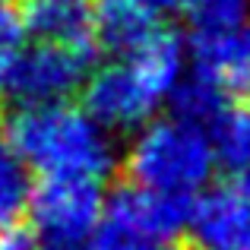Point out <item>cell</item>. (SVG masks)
Masks as SVG:
<instances>
[{
	"instance_id": "obj_1",
	"label": "cell",
	"mask_w": 250,
	"mask_h": 250,
	"mask_svg": "<svg viewBox=\"0 0 250 250\" xmlns=\"http://www.w3.org/2000/svg\"><path fill=\"white\" fill-rule=\"evenodd\" d=\"M187 73V48L181 35L162 29L133 54L108 61L85 80L83 108L104 130H140L155 121V111L171 102Z\"/></svg>"
},
{
	"instance_id": "obj_10",
	"label": "cell",
	"mask_w": 250,
	"mask_h": 250,
	"mask_svg": "<svg viewBox=\"0 0 250 250\" xmlns=\"http://www.w3.org/2000/svg\"><path fill=\"white\" fill-rule=\"evenodd\" d=\"M159 32V13L146 0H95V48L124 57Z\"/></svg>"
},
{
	"instance_id": "obj_7",
	"label": "cell",
	"mask_w": 250,
	"mask_h": 250,
	"mask_svg": "<svg viewBox=\"0 0 250 250\" xmlns=\"http://www.w3.org/2000/svg\"><path fill=\"white\" fill-rule=\"evenodd\" d=\"M193 250H250V174L206 187L187 222Z\"/></svg>"
},
{
	"instance_id": "obj_9",
	"label": "cell",
	"mask_w": 250,
	"mask_h": 250,
	"mask_svg": "<svg viewBox=\"0 0 250 250\" xmlns=\"http://www.w3.org/2000/svg\"><path fill=\"white\" fill-rule=\"evenodd\" d=\"M190 70L215 83L228 98L250 89V25L190 38Z\"/></svg>"
},
{
	"instance_id": "obj_18",
	"label": "cell",
	"mask_w": 250,
	"mask_h": 250,
	"mask_svg": "<svg viewBox=\"0 0 250 250\" xmlns=\"http://www.w3.org/2000/svg\"><path fill=\"white\" fill-rule=\"evenodd\" d=\"M38 250H61V247H42V244H38Z\"/></svg>"
},
{
	"instance_id": "obj_4",
	"label": "cell",
	"mask_w": 250,
	"mask_h": 250,
	"mask_svg": "<svg viewBox=\"0 0 250 250\" xmlns=\"http://www.w3.org/2000/svg\"><path fill=\"white\" fill-rule=\"evenodd\" d=\"M193 200L140 190L133 184L104 200V212L85 250H181Z\"/></svg>"
},
{
	"instance_id": "obj_8",
	"label": "cell",
	"mask_w": 250,
	"mask_h": 250,
	"mask_svg": "<svg viewBox=\"0 0 250 250\" xmlns=\"http://www.w3.org/2000/svg\"><path fill=\"white\" fill-rule=\"evenodd\" d=\"M25 35L95 54V0H22Z\"/></svg>"
},
{
	"instance_id": "obj_14",
	"label": "cell",
	"mask_w": 250,
	"mask_h": 250,
	"mask_svg": "<svg viewBox=\"0 0 250 250\" xmlns=\"http://www.w3.org/2000/svg\"><path fill=\"white\" fill-rule=\"evenodd\" d=\"M190 38L219 35L250 25V0H193L190 6Z\"/></svg>"
},
{
	"instance_id": "obj_17",
	"label": "cell",
	"mask_w": 250,
	"mask_h": 250,
	"mask_svg": "<svg viewBox=\"0 0 250 250\" xmlns=\"http://www.w3.org/2000/svg\"><path fill=\"white\" fill-rule=\"evenodd\" d=\"M146 3L152 6L155 13H162V10H190L193 0H146Z\"/></svg>"
},
{
	"instance_id": "obj_12",
	"label": "cell",
	"mask_w": 250,
	"mask_h": 250,
	"mask_svg": "<svg viewBox=\"0 0 250 250\" xmlns=\"http://www.w3.org/2000/svg\"><path fill=\"white\" fill-rule=\"evenodd\" d=\"M171 104H174V117H184V121H190V124H196V127L206 130L209 124L231 104V98H228L215 83H209L206 76L187 70L184 80L177 83L174 95H171Z\"/></svg>"
},
{
	"instance_id": "obj_5",
	"label": "cell",
	"mask_w": 250,
	"mask_h": 250,
	"mask_svg": "<svg viewBox=\"0 0 250 250\" xmlns=\"http://www.w3.org/2000/svg\"><path fill=\"white\" fill-rule=\"evenodd\" d=\"M32 234L42 247L85 250L104 212V193L98 181L51 177L32 187L29 196Z\"/></svg>"
},
{
	"instance_id": "obj_2",
	"label": "cell",
	"mask_w": 250,
	"mask_h": 250,
	"mask_svg": "<svg viewBox=\"0 0 250 250\" xmlns=\"http://www.w3.org/2000/svg\"><path fill=\"white\" fill-rule=\"evenodd\" d=\"M3 140L25 168L42 174V181L76 177L102 184L114 165L111 133L92 121L83 104L73 102L16 108L6 117Z\"/></svg>"
},
{
	"instance_id": "obj_15",
	"label": "cell",
	"mask_w": 250,
	"mask_h": 250,
	"mask_svg": "<svg viewBox=\"0 0 250 250\" xmlns=\"http://www.w3.org/2000/svg\"><path fill=\"white\" fill-rule=\"evenodd\" d=\"M25 48V25L16 6L0 3V80Z\"/></svg>"
},
{
	"instance_id": "obj_13",
	"label": "cell",
	"mask_w": 250,
	"mask_h": 250,
	"mask_svg": "<svg viewBox=\"0 0 250 250\" xmlns=\"http://www.w3.org/2000/svg\"><path fill=\"white\" fill-rule=\"evenodd\" d=\"M29 196H32L29 168L13 152L10 143L0 136V228L16 225L19 215L29 209Z\"/></svg>"
},
{
	"instance_id": "obj_6",
	"label": "cell",
	"mask_w": 250,
	"mask_h": 250,
	"mask_svg": "<svg viewBox=\"0 0 250 250\" xmlns=\"http://www.w3.org/2000/svg\"><path fill=\"white\" fill-rule=\"evenodd\" d=\"M92 73V51L63 48V44H25L22 54L3 73V92L16 102V108L67 102L70 92L85 85Z\"/></svg>"
},
{
	"instance_id": "obj_16",
	"label": "cell",
	"mask_w": 250,
	"mask_h": 250,
	"mask_svg": "<svg viewBox=\"0 0 250 250\" xmlns=\"http://www.w3.org/2000/svg\"><path fill=\"white\" fill-rule=\"evenodd\" d=\"M0 250H38V241L29 225H6L0 228Z\"/></svg>"
},
{
	"instance_id": "obj_11",
	"label": "cell",
	"mask_w": 250,
	"mask_h": 250,
	"mask_svg": "<svg viewBox=\"0 0 250 250\" xmlns=\"http://www.w3.org/2000/svg\"><path fill=\"white\" fill-rule=\"evenodd\" d=\"M215 165L234 174H250V104L231 102L206 127Z\"/></svg>"
},
{
	"instance_id": "obj_3",
	"label": "cell",
	"mask_w": 250,
	"mask_h": 250,
	"mask_svg": "<svg viewBox=\"0 0 250 250\" xmlns=\"http://www.w3.org/2000/svg\"><path fill=\"white\" fill-rule=\"evenodd\" d=\"M215 171L209 133L184 117H155L127 149L130 184L149 193L196 200Z\"/></svg>"
}]
</instances>
